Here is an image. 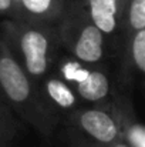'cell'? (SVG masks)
<instances>
[{"mask_svg":"<svg viewBox=\"0 0 145 147\" xmlns=\"http://www.w3.org/2000/svg\"><path fill=\"white\" fill-rule=\"evenodd\" d=\"M0 97L11 111L34 129L43 139H51L60 124L43 103L37 84L26 73L21 64L0 34Z\"/></svg>","mask_w":145,"mask_h":147,"instance_id":"1","label":"cell"},{"mask_svg":"<svg viewBox=\"0 0 145 147\" xmlns=\"http://www.w3.org/2000/svg\"><path fill=\"white\" fill-rule=\"evenodd\" d=\"M0 34L36 84L53 70L60 49L55 24L4 19L0 24Z\"/></svg>","mask_w":145,"mask_h":147,"instance_id":"2","label":"cell"},{"mask_svg":"<svg viewBox=\"0 0 145 147\" xmlns=\"http://www.w3.org/2000/svg\"><path fill=\"white\" fill-rule=\"evenodd\" d=\"M60 46L84 63H101L105 57L107 36L88 17L81 0H67L55 23Z\"/></svg>","mask_w":145,"mask_h":147,"instance_id":"3","label":"cell"},{"mask_svg":"<svg viewBox=\"0 0 145 147\" xmlns=\"http://www.w3.org/2000/svg\"><path fill=\"white\" fill-rule=\"evenodd\" d=\"M61 121L76 147H107L121 140L110 103L104 106H80L61 117Z\"/></svg>","mask_w":145,"mask_h":147,"instance_id":"4","label":"cell"},{"mask_svg":"<svg viewBox=\"0 0 145 147\" xmlns=\"http://www.w3.org/2000/svg\"><path fill=\"white\" fill-rule=\"evenodd\" d=\"M37 89L46 107L60 120L81 106V100L77 96L76 90L53 70L37 83Z\"/></svg>","mask_w":145,"mask_h":147,"instance_id":"5","label":"cell"},{"mask_svg":"<svg viewBox=\"0 0 145 147\" xmlns=\"http://www.w3.org/2000/svg\"><path fill=\"white\" fill-rule=\"evenodd\" d=\"M110 109L117 121L121 140L130 147H145V130L130 97L115 90L110 100Z\"/></svg>","mask_w":145,"mask_h":147,"instance_id":"6","label":"cell"},{"mask_svg":"<svg viewBox=\"0 0 145 147\" xmlns=\"http://www.w3.org/2000/svg\"><path fill=\"white\" fill-rule=\"evenodd\" d=\"M88 17L108 37L115 36L124 27L128 0H81Z\"/></svg>","mask_w":145,"mask_h":147,"instance_id":"7","label":"cell"},{"mask_svg":"<svg viewBox=\"0 0 145 147\" xmlns=\"http://www.w3.org/2000/svg\"><path fill=\"white\" fill-rule=\"evenodd\" d=\"M73 89L76 90L81 103H87L90 106L108 104L117 90L111 76L104 67H100V63L93 64L84 82L74 86Z\"/></svg>","mask_w":145,"mask_h":147,"instance_id":"8","label":"cell"},{"mask_svg":"<svg viewBox=\"0 0 145 147\" xmlns=\"http://www.w3.org/2000/svg\"><path fill=\"white\" fill-rule=\"evenodd\" d=\"M67 0H21L20 22L34 24H55Z\"/></svg>","mask_w":145,"mask_h":147,"instance_id":"9","label":"cell"},{"mask_svg":"<svg viewBox=\"0 0 145 147\" xmlns=\"http://www.w3.org/2000/svg\"><path fill=\"white\" fill-rule=\"evenodd\" d=\"M125 70L128 77H142L145 71V29L127 36Z\"/></svg>","mask_w":145,"mask_h":147,"instance_id":"10","label":"cell"},{"mask_svg":"<svg viewBox=\"0 0 145 147\" xmlns=\"http://www.w3.org/2000/svg\"><path fill=\"white\" fill-rule=\"evenodd\" d=\"M19 131L16 114L0 97V147H11Z\"/></svg>","mask_w":145,"mask_h":147,"instance_id":"11","label":"cell"},{"mask_svg":"<svg viewBox=\"0 0 145 147\" xmlns=\"http://www.w3.org/2000/svg\"><path fill=\"white\" fill-rule=\"evenodd\" d=\"M145 29V0H128L124 17L125 36Z\"/></svg>","mask_w":145,"mask_h":147,"instance_id":"12","label":"cell"},{"mask_svg":"<svg viewBox=\"0 0 145 147\" xmlns=\"http://www.w3.org/2000/svg\"><path fill=\"white\" fill-rule=\"evenodd\" d=\"M21 17V0H11V20L20 22Z\"/></svg>","mask_w":145,"mask_h":147,"instance_id":"13","label":"cell"},{"mask_svg":"<svg viewBox=\"0 0 145 147\" xmlns=\"http://www.w3.org/2000/svg\"><path fill=\"white\" fill-rule=\"evenodd\" d=\"M0 17H11V0H0Z\"/></svg>","mask_w":145,"mask_h":147,"instance_id":"14","label":"cell"},{"mask_svg":"<svg viewBox=\"0 0 145 147\" xmlns=\"http://www.w3.org/2000/svg\"><path fill=\"white\" fill-rule=\"evenodd\" d=\"M107 147H130L124 140H117L115 143H112V144H110V146H107Z\"/></svg>","mask_w":145,"mask_h":147,"instance_id":"15","label":"cell"}]
</instances>
